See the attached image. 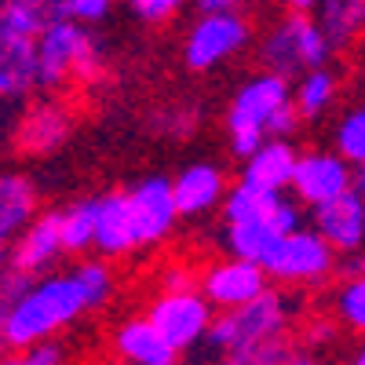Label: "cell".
Instances as JSON below:
<instances>
[{"mask_svg":"<svg viewBox=\"0 0 365 365\" xmlns=\"http://www.w3.org/2000/svg\"><path fill=\"white\" fill-rule=\"evenodd\" d=\"M336 274L340 278H354V274H365V249H351L336 256Z\"/></svg>","mask_w":365,"mask_h":365,"instance_id":"35","label":"cell"},{"mask_svg":"<svg viewBox=\"0 0 365 365\" xmlns=\"http://www.w3.org/2000/svg\"><path fill=\"white\" fill-rule=\"evenodd\" d=\"M125 4L135 11V19H143L150 26H161L187 4V0H125Z\"/></svg>","mask_w":365,"mask_h":365,"instance_id":"32","label":"cell"},{"mask_svg":"<svg viewBox=\"0 0 365 365\" xmlns=\"http://www.w3.org/2000/svg\"><path fill=\"white\" fill-rule=\"evenodd\" d=\"M332 340H336V325L332 322H314L307 329V347H332Z\"/></svg>","mask_w":365,"mask_h":365,"instance_id":"36","label":"cell"},{"mask_svg":"<svg viewBox=\"0 0 365 365\" xmlns=\"http://www.w3.org/2000/svg\"><path fill=\"white\" fill-rule=\"evenodd\" d=\"M332 139H336V154H344L354 168L365 165V106H351L336 120Z\"/></svg>","mask_w":365,"mask_h":365,"instance_id":"29","label":"cell"},{"mask_svg":"<svg viewBox=\"0 0 365 365\" xmlns=\"http://www.w3.org/2000/svg\"><path fill=\"white\" fill-rule=\"evenodd\" d=\"M113 11V0H63V15L81 26H99Z\"/></svg>","mask_w":365,"mask_h":365,"instance_id":"30","label":"cell"},{"mask_svg":"<svg viewBox=\"0 0 365 365\" xmlns=\"http://www.w3.org/2000/svg\"><path fill=\"white\" fill-rule=\"evenodd\" d=\"M58 230H63V249L70 256H84L96 249V230H99V197H81L70 208L58 212Z\"/></svg>","mask_w":365,"mask_h":365,"instance_id":"23","label":"cell"},{"mask_svg":"<svg viewBox=\"0 0 365 365\" xmlns=\"http://www.w3.org/2000/svg\"><path fill=\"white\" fill-rule=\"evenodd\" d=\"M96 249L103 256H128L139 249V234H135V216H132V201L128 194H103L99 197V230H96Z\"/></svg>","mask_w":365,"mask_h":365,"instance_id":"19","label":"cell"},{"mask_svg":"<svg viewBox=\"0 0 365 365\" xmlns=\"http://www.w3.org/2000/svg\"><path fill=\"white\" fill-rule=\"evenodd\" d=\"M37 205L41 194L34 179H26L22 172H0V256H8L19 234L37 220Z\"/></svg>","mask_w":365,"mask_h":365,"instance_id":"16","label":"cell"},{"mask_svg":"<svg viewBox=\"0 0 365 365\" xmlns=\"http://www.w3.org/2000/svg\"><path fill=\"white\" fill-rule=\"evenodd\" d=\"M63 230H58V212H37V220L29 223L19 241L8 249V263L15 270H22L26 278H44V274H51V267L58 263V256H63Z\"/></svg>","mask_w":365,"mask_h":365,"instance_id":"13","label":"cell"},{"mask_svg":"<svg viewBox=\"0 0 365 365\" xmlns=\"http://www.w3.org/2000/svg\"><path fill=\"white\" fill-rule=\"evenodd\" d=\"M267 285H270L267 267L259 259H245V256L220 259L201 274V292L208 296V303L216 311L245 307V303H252L259 292H267Z\"/></svg>","mask_w":365,"mask_h":365,"instance_id":"9","label":"cell"},{"mask_svg":"<svg viewBox=\"0 0 365 365\" xmlns=\"http://www.w3.org/2000/svg\"><path fill=\"white\" fill-rule=\"evenodd\" d=\"M332 307H336V318H340L344 329L365 336V274L340 278V289L332 296Z\"/></svg>","mask_w":365,"mask_h":365,"instance_id":"27","label":"cell"},{"mask_svg":"<svg viewBox=\"0 0 365 365\" xmlns=\"http://www.w3.org/2000/svg\"><path fill=\"white\" fill-rule=\"evenodd\" d=\"M289 99H292L289 77L274 73V70H263V73H256V77H249L245 84H241L237 96L230 99V110H227L230 154L241 158V161L252 158L267 139L270 117L278 113Z\"/></svg>","mask_w":365,"mask_h":365,"instance_id":"3","label":"cell"},{"mask_svg":"<svg viewBox=\"0 0 365 365\" xmlns=\"http://www.w3.org/2000/svg\"><path fill=\"white\" fill-rule=\"evenodd\" d=\"M278 201H282V190H267V187H259V182L241 179V182H234V187L227 190V197H223V220L227 223H237V220H267Z\"/></svg>","mask_w":365,"mask_h":365,"instance_id":"24","label":"cell"},{"mask_svg":"<svg viewBox=\"0 0 365 365\" xmlns=\"http://www.w3.org/2000/svg\"><path fill=\"white\" fill-rule=\"evenodd\" d=\"M19 358L26 365H63L70 354H66V344L58 336H48V340H37V344H29L26 351H19Z\"/></svg>","mask_w":365,"mask_h":365,"instance_id":"31","label":"cell"},{"mask_svg":"<svg viewBox=\"0 0 365 365\" xmlns=\"http://www.w3.org/2000/svg\"><path fill=\"white\" fill-rule=\"evenodd\" d=\"M354 179V165L344 154H329V150H311V154H299L296 172H292V190L299 201L325 205L332 197H340L351 190Z\"/></svg>","mask_w":365,"mask_h":365,"instance_id":"11","label":"cell"},{"mask_svg":"<svg viewBox=\"0 0 365 365\" xmlns=\"http://www.w3.org/2000/svg\"><path fill=\"white\" fill-rule=\"evenodd\" d=\"M88 311V299L70 274H44L29 285L11 307H8V340L15 351H26L29 344L58 336Z\"/></svg>","mask_w":365,"mask_h":365,"instance_id":"2","label":"cell"},{"mask_svg":"<svg viewBox=\"0 0 365 365\" xmlns=\"http://www.w3.org/2000/svg\"><path fill=\"white\" fill-rule=\"evenodd\" d=\"M172 190H175V205L187 220H197V216H208V212L223 208V197H227V175L220 165L212 161H194L187 165L175 179H172Z\"/></svg>","mask_w":365,"mask_h":365,"instance_id":"14","label":"cell"},{"mask_svg":"<svg viewBox=\"0 0 365 365\" xmlns=\"http://www.w3.org/2000/svg\"><path fill=\"white\" fill-rule=\"evenodd\" d=\"M132 201V216H135V234H139V249L161 245L172 237L175 223H179V205H175V190L172 179L165 175H146L128 190Z\"/></svg>","mask_w":365,"mask_h":365,"instance_id":"10","label":"cell"},{"mask_svg":"<svg viewBox=\"0 0 365 365\" xmlns=\"http://www.w3.org/2000/svg\"><path fill=\"white\" fill-rule=\"evenodd\" d=\"M37 66H41V88L58 91L73 77L77 81H99L103 58H99L96 37L81 22L63 15L37 37Z\"/></svg>","mask_w":365,"mask_h":365,"instance_id":"4","label":"cell"},{"mask_svg":"<svg viewBox=\"0 0 365 365\" xmlns=\"http://www.w3.org/2000/svg\"><path fill=\"white\" fill-rule=\"evenodd\" d=\"M336 91H340V77L332 73L329 66H314V70H307L299 77L292 99H296L303 120H318L332 103H336Z\"/></svg>","mask_w":365,"mask_h":365,"instance_id":"25","label":"cell"},{"mask_svg":"<svg viewBox=\"0 0 365 365\" xmlns=\"http://www.w3.org/2000/svg\"><path fill=\"white\" fill-rule=\"evenodd\" d=\"M332 55V44L325 37V29L318 26L314 15L289 11L270 34L259 41V63L282 77H303L314 66H325Z\"/></svg>","mask_w":365,"mask_h":365,"instance_id":"5","label":"cell"},{"mask_svg":"<svg viewBox=\"0 0 365 365\" xmlns=\"http://www.w3.org/2000/svg\"><path fill=\"white\" fill-rule=\"evenodd\" d=\"M289 318L292 303L267 289L245 307L223 311V318H212V329L205 336V347L234 365H282V361H303L307 354L289 351Z\"/></svg>","mask_w":365,"mask_h":365,"instance_id":"1","label":"cell"},{"mask_svg":"<svg viewBox=\"0 0 365 365\" xmlns=\"http://www.w3.org/2000/svg\"><path fill=\"white\" fill-rule=\"evenodd\" d=\"M8 351H15L11 340H8V311H0V361L8 358Z\"/></svg>","mask_w":365,"mask_h":365,"instance_id":"38","label":"cell"},{"mask_svg":"<svg viewBox=\"0 0 365 365\" xmlns=\"http://www.w3.org/2000/svg\"><path fill=\"white\" fill-rule=\"evenodd\" d=\"M314 19L325 29L332 51H347L365 29V0H318Z\"/></svg>","mask_w":365,"mask_h":365,"instance_id":"21","label":"cell"},{"mask_svg":"<svg viewBox=\"0 0 365 365\" xmlns=\"http://www.w3.org/2000/svg\"><path fill=\"white\" fill-rule=\"evenodd\" d=\"M212 303L201 289H187V292H161L150 303L146 318L161 329V336L182 354L205 344L208 329H212Z\"/></svg>","mask_w":365,"mask_h":365,"instance_id":"8","label":"cell"},{"mask_svg":"<svg viewBox=\"0 0 365 365\" xmlns=\"http://www.w3.org/2000/svg\"><path fill=\"white\" fill-rule=\"evenodd\" d=\"M41 88L37 41L0 29V99H26Z\"/></svg>","mask_w":365,"mask_h":365,"instance_id":"17","label":"cell"},{"mask_svg":"<svg viewBox=\"0 0 365 365\" xmlns=\"http://www.w3.org/2000/svg\"><path fill=\"white\" fill-rule=\"evenodd\" d=\"M55 19H63V0H0V29L4 34L37 41Z\"/></svg>","mask_w":365,"mask_h":365,"instance_id":"22","label":"cell"},{"mask_svg":"<svg viewBox=\"0 0 365 365\" xmlns=\"http://www.w3.org/2000/svg\"><path fill=\"white\" fill-rule=\"evenodd\" d=\"M73 278H77V285H81V292H84V299H88V311H99L103 303L113 296V285H117L113 270H110L106 263H99V259L77 263V267H73Z\"/></svg>","mask_w":365,"mask_h":365,"instance_id":"28","label":"cell"},{"mask_svg":"<svg viewBox=\"0 0 365 365\" xmlns=\"http://www.w3.org/2000/svg\"><path fill=\"white\" fill-rule=\"evenodd\" d=\"M113 354L128 365H172L179 351L161 336V329L150 318H132L113 332Z\"/></svg>","mask_w":365,"mask_h":365,"instance_id":"18","label":"cell"},{"mask_svg":"<svg viewBox=\"0 0 365 365\" xmlns=\"http://www.w3.org/2000/svg\"><path fill=\"white\" fill-rule=\"evenodd\" d=\"M351 190H358V194L365 197V165H358V168H354V179H351Z\"/></svg>","mask_w":365,"mask_h":365,"instance_id":"40","label":"cell"},{"mask_svg":"<svg viewBox=\"0 0 365 365\" xmlns=\"http://www.w3.org/2000/svg\"><path fill=\"white\" fill-rule=\"evenodd\" d=\"M314 227L336 252L365 249V197L358 190H347L325 205H314Z\"/></svg>","mask_w":365,"mask_h":365,"instance_id":"15","label":"cell"},{"mask_svg":"<svg viewBox=\"0 0 365 365\" xmlns=\"http://www.w3.org/2000/svg\"><path fill=\"white\" fill-rule=\"evenodd\" d=\"M278 4H282L285 11H299V15H314V8H318V0H278Z\"/></svg>","mask_w":365,"mask_h":365,"instance_id":"37","label":"cell"},{"mask_svg":"<svg viewBox=\"0 0 365 365\" xmlns=\"http://www.w3.org/2000/svg\"><path fill=\"white\" fill-rule=\"evenodd\" d=\"M249 44V22L234 8L227 11H201V19L190 26L187 41H182V63L194 73H208L234 58Z\"/></svg>","mask_w":365,"mask_h":365,"instance_id":"7","label":"cell"},{"mask_svg":"<svg viewBox=\"0 0 365 365\" xmlns=\"http://www.w3.org/2000/svg\"><path fill=\"white\" fill-rule=\"evenodd\" d=\"M70 135H73L70 106L58 99H41L22 113L19 128H15V146L26 158H48L55 150H63Z\"/></svg>","mask_w":365,"mask_h":365,"instance_id":"12","label":"cell"},{"mask_svg":"<svg viewBox=\"0 0 365 365\" xmlns=\"http://www.w3.org/2000/svg\"><path fill=\"white\" fill-rule=\"evenodd\" d=\"M296 161H299V154L292 150V143L270 135V139H263V146L252 158H245V175L241 179L259 182V187H267V190H285V187H292Z\"/></svg>","mask_w":365,"mask_h":365,"instance_id":"20","label":"cell"},{"mask_svg":"<svg viewBox=\"0 0 365 365\" xmlns=\"http://www.w3.org/2000/svg\"><path fill=\"white\" fill-rule=\"evenodd\" d=\"M282 234L270 227V216L267 220H237V223H227L223 230V245L230 256H245V259H259L274 249V241Z\"/></svg>","mask_w":365,"mask_h":365,"instance_id":"26","label":"cell"},{"mask_svg":"<svg viewBox=\"0 0 365 365\" xmlns=\"http://www.w3.org/2000/svg\"><path fill=\"white\" fill-rule=\"evenodd\" d=\"M354 361H358V365H365V344L358 347V354H354Z\"/></svg>","mask_w":365,"mask_h":365,"instance_id":"41","label":"cell"},{"mask_svg":"<svg viewBox=\"0 0 365 365\" xmlns=\"http://www.w3.org/2000/svg\"><path fill=\"white\" fill-rule=\"evenodd\" d=\"M241 0H197L201 11H227V8H237Z\"/></svg>","mask_w":365,"mask_h":365,"instance_id":"39","label":"cell"},{"mask_svg":"<svg viewBox=\"0 0 365 365\" xmlns=\"http://www.w3.org/2000/svg\"><path fill=\"white\" fill-rule=\"evenodd\" d=\"M336 249L329 245V237L314 227L303 230L296 227L292 234L278 237L274 249L263 256V267L270 274V282L278 285H325L336 274Z\"/></svg>","mask_w":365,"mask_h":365,"instance_id":"6","label":"cell"},{"mask_svg":"<svg viewBox=\"0 0 365 365\" xmlns=\"http://www.w3.org/2000/svg\"><path fill=\"white\" fill-rule=\"evenodd\" d=\"M187 289H201V282H194V274L182 263H172L161 270V292H187Z\"/></svg>","mask_w":365,"mask_h":365,"instance_id":"34","label":"cell"},{"mask_svg":"<svg viewBox=\"0 0 365 365\" xmlns=\"http://www.w3.org/2000/svg\"><path fill=\"white\" fill-rule=\"evenodd\" d=\"M299 120H303V113H299L296 99H289L278 113L270 117V125H267V139H270V135H274V139H292V135H296V128H299Z\"/></svg>","mask_w":365,"mask_h":365,"instance_id":"33","label":"cell"}]
</instances>
